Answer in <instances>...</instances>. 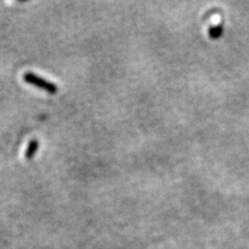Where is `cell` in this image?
<instances>
[{"instance_id": "1", "label": "cell", "mask_w": 249, "mask_h": 249, "mask_svg": "<svg viewBox=\"0 0 249 249\" xmlns=\"http://www.w3.org/2000/svg\"><path fill=\"white\" fill-rule=\"evenodd\" d=\"M23 80L26 81L28 84L35 85V87L38 89H42L46 91H48L49 93H55L58 89V88L53 82L46 80L44 78L37 76L33 72H26L23 74Z\"/></svg>"}, {"instance_id": "2", "label": "cell", "mask_w": 249, "mask_h": 249, "mask_svg": "<svg viewBox=\"0 0 249 249\" xmlns=\"http://www.w3.org/2000/svg\"><path fill=\"white\" fill-rule=\"evenodd\" d=\"M37 150H38V142H37V140L36 139L30 140V142L27 145V149L25 151V158L27 160L33 159L35 157V155L36 154Z\"/></svg>"}]
</instances>
